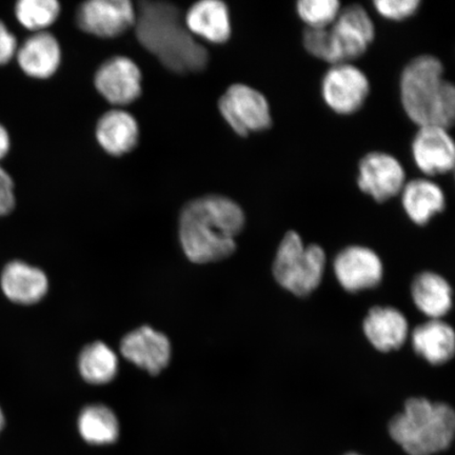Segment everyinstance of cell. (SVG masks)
Segmentation results:
<instances>
[{"label":"cell","mask_w":455,"mask_h":455,"mask_svg":"<svg viewBox=\"0 0 455 455\" xmlns=\"http://www.w3.org/2000/svg\"><path fill=\"white\" fill-rule=\"evenodd\" d=\"M96 139L102 149L110 156L128 155L139 142L138 122L126 111L107 112L100 117L96 126Z\"/></svg>","instance_id":"obj_21"},{"label":"cell","mask_w":455,"mask_h":455,"mask_svg":"<svg viewBox=\"0 0 455 455\" xmlns=\"http://www.w3.org/2000/svg\"><path fill=\"white\" fill-rule=\"evenodd\" d=\"M139 42L168 70L190 74L206 69V48L188 30L180 10L172 4L141 2L136 9Z\"/></svg>","instance_id":"obj_2"},{"label":"cell","mask_w":455,"mask_h":455,"mask_svg":"<svg viewBox=\"0 0 455 455\" xmlns=\"http://www.w3.org/2000/svg\"><path fill=\"white\" fill-rule=\"evenodd\" d=\"M363 329L369 343L380 352L400 349L409 334L407 318L391 307H374L363 320Z\"/></svg>","instance_id":"obj_16"},{"label":"cell","mask_w":455,"mask_h":455,"mask_svg":"<svg viewBox=\"0 0 455 455\" xmlns=\"http://www.w3.org/2000/svg\"><path fill=\"white\" fill-rule=\"evenodd\" d=\"M219 108L228 124L243 138L271 127L272 116L268 100L258 90L249 85H231L221 96Z\"/></svg>","instance_id":"obj_7"},{"label":"cell","mask_w":455,"mask_h":455,"mask_svg":"<svg viewBox=\"0 0 455 455\" xmlns=\"http://www.w3.org/2000/svg\"><path fill=\"white\" fill-rule=\"evenodd\" d=\"M11 148L10 135L2 124H0V161L8 156Z\"/></svg>","instance_id":"obj_31"},{"label":"cell","mask_w":455,"mask_h":455,"mask_svg":"<svg viewBox=\"0 0 455 455\" xmlns=\"http://www.w3.org/2000/svg\"><path fill=\"white\" fill-rule=\"evenodd\" d=\"M17 53V39L7 26L0 20V66L9 64Z\"/></svg>","instance_id":"obj_30"},{"label":"cell","mask_w":455,"mask_h":455,"mask_svg":"<svg viewBox=\"0 0 455 455\" xmlns=\"http://www.w3.org/2000/svg\"><path fill=\"white\" fill-rule=\"evenodd\" d=\"M400 95L403 111L418 127L454 126L455 84L445 78L436 56L423 54L408 62L401 74Z\"/></svg>","instance_id":"obj_3"},{"label":"cell","mask_w":455,"mask_h":455,"mask_svg":"<svg viewBox=\"0 0 455 455\" xmlns=\"http://www.w3.org/2000/svg\"><path fill=\"white\" fill-rule=\"evenodd\" d=\"M411 297L417 308L429 320H442L451 312L453 291L446 280L437 273L426 271L414 277Z\"/></svg>","instance_id":"obj_22"},{"label":"cell","mask_w":455,"mask_h":455,"mask_svg":"<svg viewBox=\"0 0 455 455\" xmlns=\"http://www.w3.org/2000/svg\"><path fill=\"white\" fill-rule=\"evenodd\" d=\"M243 210L232 199L207 196L188 203L180 213V240L193 263L208 264L229 258L243 231Z\"/></svg>","instance_id":"obj_1"},{"label":"cell","mask_w":455,"mask_h":455,"mask_svg":"<svg viewBox=\"0 0 455 455\" xmlns=\"http://www.w3.org/2000/svg\"><path fill=\"white\" fill-rule=\"evenodd\" d=\"M329 36L330 65L354 62L373 43L375 25L365 8L352 4L341 8L337 20L329 27Z\"/></svg>","instance_id":"obj_6"},{"label":"cell","mask_w":455,"mask_h":455,"mask_svg":"<svg viewBox=\"0 0 455 455\" xmlns=\"http://www.w3.org/2000/svg\"><path fill=\"white\" fill-rule=\"evenodd\" d=\"M341 8L339 0H300L297 4L298 15L307 28L331 27Z\"/></svg>","instance_id":"obj_26"},{"label":"cell","mask_w":455,"mask_h":455,"mask_svg":"<svg viewBox=\"0 0 455 455\" xmlns=\"http://www.w3.org/2000/svg\"><path fill=\"white\" fill-rule=\"evenodd\" d=\"M400 196L403 212L418 226L428 224L446 209L445 192L429 178L407 181Z\"/></svg>","instance_id":"obj_18"},{"label":"cell","mask_w":455,"mask_h":455,"mask_svg":"<svg viewBox=\"0 0 455 455\" xmlns=\"http://www.w3.org/2000/svg\"><path fill=\"white\" fill-rule=\"evenodd\" d=\"M454 172H455V170H454Z\"/></svg>","instance_id":"obj_34"},{"label":"cell","mask_w":455,"mask_h":455,"mask_svg":"<svg viewBox=\"0 0 455 455\" xmlns=\"http://www.w3.org/2000/svg\"><path fill=\"white\" fill-rule=\"evenodd\" d=\"M136 9L128 0H91L78 8L76 22L91 36L113 38L135 25Z\"/></svg>","instance_id":"obj_10"},{"label":"cell","mask_w":455,"mask_h":455,"mask_svg":"<svg viewBox=\"0 0 455 455\" xmlns=\"http://www.w3.org/2000/svg\"><path fill=\"white\" fill-rule=\"evenodd\" d=\"M370 82L354 62L330 66L322 81V98L330 110L339 116L360 111L370 94Z\"/></svg>","instance_id":"obj_8"},{"label":"cell","mask_w":455,"mask_h":455,"mask_svg":"<svg viewBox=\"0 0 455 455\" xmlns=\"http://www.w3.org/2000/svg\"><path fill=\"white\" fill-rule=\"evenodd\" d=\"M185 24L193 36L212 44H225L231 36L229 10L218 0H204L193 4L187 12Z\"/></svg>","instance_id":"obj_19"},{"label":"cell","mask_w":455,"mask_h":455,"mask_svg":"<svg viewBox=\"0 0 455 455\" xmlns=\"http://www.w3.org/2000/svg\"><path fill=\"white\" fill-rule=\"evenodd\" d=\"M60 4L56 0H20L15 5L20 24L33 32H44L59 20Z\"/></svg>","instance_id":"obj_25"},{"label":"cell","mask_w":455,"mask_h":455,"mask_svg":"<svg viewBox=\"0 0 455 455\" xmlns=\"http://www.w3.org/2000/svg\"><path fill=\"white\" fill-rule=\"evenodd\" d=\"M17 60L28 76L37 79L52 77L60 66V43L49 32L34 33L17 50Z\"/></svg>","instance_id":"obj_17"},{"label":"cell","mask_w":455,"mask_h":455,"mask_svg":"<svg viewBox=\"0 0 455 455\" xmlns=\"http://www.w3.org/2000/svg\"><path fill=\"white\" fill-rule=\"evenodd\" d=\"M4 425V417L2 408H0V432H2Z\"/></svg>","instance_id":"obj_32"},{"label":"cell","mask_w":455,"mask_h":455,"mask_svg":"<svg viewBox=\"0 0 455 455\" xmlns=\"http://www.w3.org/2000/svg\"><path fill=\"white\" fill-rule=\"evenodd\" d=\"M78 430L83 439L91 445H109L118 439L119 423L110 408L91 405L79 415Z\"/></svg>","instance_id":"obj_23"},{"label":"cell","mask_w":455,"mask_h":455,"mask_svg":"<svg viewBox=\"0 0 455 455\" xmlns=\"http://www.w3.org/2000/svg\"><path fill=\"white\" fill-rule=\"evenodd\" d=\"M78 368L85 382L92 385L110 383L117 374V356L106 344L95 341L81 352Z\"/></svg>","instance_id":"obj_24"},{"label":"cell","mask_w":455,"mask_h":455,"mask_svg":"<svg viewBox=\"0 0 455 455\" xmlns=\"http://www.w3.org/2000/svg\"><path fill=\"white\" fill-rule=\"evenodd\" d=\"M326 261L325 250L315 243L306 246L298 232L289 231L278 246L273 275L289 292L306 297L320 286Z\"/></svg>","instance_id":"obj_5"},{"label":"cell","mask_w":455,"mask_h":455,"mask_svg":"<svg viewBox=\"0 0 455 455\" xmlns=\"http://www.w3.org/2000/svg\"><path fill=\"white\" fill-rule=\"evenodd\" d=\"M303 44L307 52L330 64L331 48H330L329 28H306Z\"/></svg>","instance_id":"obj_28"},{"label":"cell","mask_w":455,"mask_h":455,"mask_svg":"<svg viewBox=\"0 0 455 455\" xmlns=\"http://www.w3.org/2000/svg\"><path fill=\"white\" fill-rule=\"evenodd\" d=\"M335 276L348 292L377 287L382 281V259L372 249L363 246L347 247L337 255L333 263Z\"/></svg>","instance_id":"obj_12"},{"label":"cell","mask_w":455,"mask_h":455,"mask_svg":"<svg viewBox=\"0 0 455 455\" xmlns=\"http://www.w3.org/2000/svg\"><path fill=\"white\" fill-rule=\"evenodd\" d=\"M356 181L362 192L384 203L401 195L407 183L406 171L389 153L370 152L358 164Z\"/></svg>","instance_id":"obj_9"},{"label":"cell","mask_w":455,"mask_h":455,"mask_svg":"<svg viewBox=\"0 0 455 455\" xmlns=\"http://www.w3.org/2000/svg\"><path fill=\"white\" fill-rule=\"evenodd\" d=\"M15 207L14 183L12 178L0 167V218L13 212Z\"/></svg>","instance_id":"obj_29"},{"label":"cell","mask_w":455,"mask_h":455,"mask_svg":"<svg viewBox=\"0 0 455 455\" xmlns=\"http://www.w3.org/2000/svg\"><path fill=\"white\" fill-rule=\"evenodd\" d=\"M2 289L5 298L19 305L39 303L48 292L49 281L45 273L21 260H13L4 267Z\"/></svg>","instance_id":"obj_15"},{"label":"cell","mask_w":455,"mask_h":455,"mask_svg":"<svg viewBox=\"0 0 455 455\" xmlns=\"http://www.w3.org/2000/svg\"><path fill=\"white\" fill-rule=\"evenodd\" d=\"M422 3L419 0H375L373 7L384 19L402 21L417 14Z\"/></svg>","instance_id":"obj_27"},{"label":"cell","mask_w":455,"mask_h":455,"mask_svg":"<svg viewBox=\"0 0 455 455\" xmlns=\"http://www.w3.org/2000/svg\"><path fill=\"white\" fill-rule=\"evenodd\" d=\"M124 357L151 375H157L169 365L171 345L166 335L144 326L130 332L122 340Z\"/></svg>","instance_id":"obj_14"},{"label":"cell","mask_w":455,"mask_h":455,"mask_svg":"<svg viewBox=\"0 0 455 455\" xmlns=\"http://www.w3.org/2000/svg\"><path fill=\"white\" fill-rule=\"evenodd\" d=\"M411 341L417 355L431 365H443L455 355L454 329L442 320H429L415 327Z\"/></svg>","instance_id":"obj_20"},{"label":"cell","mask_w":455,"mask_h":455,"mask_svg":"<svg viewBox=\"0 0 455 455\" xmlns=\"http://www.w3.org/2000/svg\"><path fill=\"white\" fill-rule=\"evenodd\" d=\"M411 153L420 172L428 178L455 170V140L449 129L419 127L412 140Z\"/></svg>","instance_id":"obj_11"},{"label":"cell","mask_w":455,"mask_h":455,"mask_svg":"<svg viewBox=\"0 0 455 455\" xmlns=\"http://www.w3.org/2000/svg\"><path fill=\"white\" fill-rule=\"evenodd\" d=\"M345 455H361V454H357V453L352 452V453H347Z\"/></svg>","instance_id":"obj_33"},{"label":"cell","mask_w":455,"mask_h":455,"mask_svg":"<svg viewBox=\"0 0 455 455\" xmlns=\"http://www.w3.org/2000/svg\"><path fill=\"white\" fill-rule=\"evenodd\" d=\"M94 84L100 94L116 106L132 104L141 94V73L128 57L108 60L95 74Z\"/></svg>","instance_id":"obj_13"},{"label":"cell","mask_w":455,"mask_h":455,"mask_svg":"<svg viewBox=\"0 0 455 455\" xmlns=\"http://www.w3.org/2000/svg\"><path fill=\"white\" fill-rule=\"evenodd\" d=\"M389 435L408 455H435L455 439V411L445 403L409 398L389 423Z\"/></svg>","instance_id":"obj_4"}]
</instances>
